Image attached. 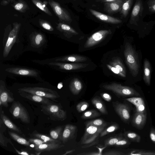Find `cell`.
<instances>
[{
  "instance_id": "6da1fadb",
  "label": "cell",
  "mask_w": 155,
  "mask_h": 155,
  "mask_svg": "<svg viewBox=\"0 0 155 155\" xmlns=\"http://www.w3.org/2000/svg\"><path fill=\"white\" fill-rule=\"evenodd\" d=\"M124 54L126 63L134 77L138 74L140 68V64L138 54L130 43L125 44Z\"/></svg>"
},
{
  "instance_id": "7a4b0ae2",
  "label": "cell",
  "mask_w": 155,
  "mask_h": 155,
  "mask_svg": "<svg viewBox=\"0 0 155 155\" xmlns=\"http://www.w3.org/2000/svg\"><path fill=\"white\" fill-rule=\"evenodd\" d=\"M18 92H25L49 98L56 102L55 99L60 97L57 91L50 89L39 87H24L18 89Z\"/></svg>"
},
{
  "instance_id": "3957f363",
  "label": "cell",
  "mask_w": 155,
  "mask_h": 155,
  "mask_svg": "<svg viewBox=\"0 0 155 155\" xmlns=\"http://www.w3.org/2000/svg\"><path fill=\"white\" fill-rule=\"evenodd\" d=\"M102 87L107 90L111 91L121 96H138L140 95L139 93L132 88L123 86L118 83H113L104 84Z\"/></svg>"
},
{
  "instance_id": "277c9868",
  "label": "cell",
  "mask_w": 155,
  "mask_h": 155,
  "mask_svg": "<svg viewBox=\"0 0 155 155\" xmlns=\"http://www.w3.org/2000/svg\"><path fill=\"white\" fill-rule=\"evenodd\" d=\"M9 111L15 119H19L26 124L30 123V118L28 113L25 107L19 102L14 101Z\"/></svg>"
},
{
  "instance_id": "5b68a950",
  "label": "cell",
  "mask_w": 155,
  "mask_h": 155,
  "mask_svg": "<svg viewBox=\"0 0 155 155\" xmlns=\"http://www.w3.org/2000/svg\"><path fill=\"white\" fill-rule=\"evenodd\" d=\"M105 127L86 124L84 134L81 138V144H88L93 142Z\"/></svg>"
},
{
  "instance_id": "8992f818",
  "label": "cell",
  "mask_w": 155,
  "mask_h": 155,
  "mask_svg": "<svg viewBox=\"0 0 155 155\" xmlns=\"http://www.w3.org/2000/svg\"><path fill=\"white\" fill-rule=\"evenodd\" d=\"M13 25L12 29L10 31L4 49L3 54L4 58L8 56L15 42L21 24L20 23L14 22L13 23Z\"/></svg>"
},
{
  "instance_id": "52a82bcc",
  "label": "cell",
  "mask_w": 155,
  "mask_h": 155,
  "mask_svg": "<svg viewBox=\"0 0 155 155\" xmlns=\"http://www.w3.org/2000/svg\"><path fill=\"white\" fill-rule=\"evenodd\" d=\"M41 107L47 114L58 120H63L67 117L66 112L58 104L54 103L48 104H43Z\"/></svg>"
},
{
  "instance_id": "ba28073f",
  "label": "cell",
  "mask_w": 155,
  "mask_h": 155,
  "mask_svg": "<svg viewBox=\"0 0 155 155\" xmlns=\"http://www.w3.org/2000/svg\"><path fill=\"white\" fill-rule=\"evenodd\" d=\"M48 3L59 21L69 23L72 22V19L69 13L58 2L53 0H48Z\"/></svg>"
},
{
  "instance_id": "9c48e42d",
  "label": "cell",
  "mask_w": 155,
  "mask_h": 155,
  "mask_svg": "<svg viewBox=\"0 0 155 155\" xmlns=\"http://www.w3.org/2000/svg\"><path fill=\"white\" fill-rule=\"evenodd\" d=\"M110 29L102 30L97 31L91 36L85 42L84 47L88 48L94 46L111 34Z\"/></svg>"
},
{
  "instance_id": "30bf717a",
  "label": "cell",
  "mask_w": 155,
  "mask_h": 155,
  "mask_svg": "<svg viewBox=\"0 0 155 155\" xmlns=\"http://www.w3.org/2000/svg\"><path fill=\"white\" fill-rule=\"evenodd\" d=\"M14 99L13 95L6 87L4 82L2 81L0 83V106L8 107V103L13 102Z\"/></svg>"
},
{
  "instance_id": "8fae6325",
  "label": "cell",
  "mask_w": 155,
  "mask_h": 155,
  "mask_svg": "<svg viewBox=\"0 0 155 155\" xmlns=\"http://www.w3.org/2000/svg\"><path fill=\"white\" fill-rule=\"evenodd\" d=\"M143 7L142 0H136L132 11L130 22L131 24L137 25L141 16Z\"/></svg>"
},
{
  "instance_id": "7c38bea8",
  "label": "cell",
  "mask_w": 155,
  "mask_h": 155,
  "mask_svg": "<svg viewBox=\"0 0 155 155\" xmlns=\"http://www.w3.org/2000/svg\"><path fill=\"white\" fill-rule=\"evenodd\" d=\"M114 110L124 121H128L130 118L129 109L127 105L118 102H113Z\"/></svg>"
},
{
  "instance_id": "4fadbf2b",
  "label": "cell",
  "mask_w": 155,
  "mask_h": 155,
  "mask_svg": "<svg viewBox=\"0 0 155 155\" xmlns=\"http://www.w3.org/2000/svg\"><path fill=\"white\" fill-rule=\"evenodd\" d=\"M51 65L56 66L61 69L71 71L80 69L86 67L88 64L83 63H68L58 62V61L50 63Z\"/></svg>"
},
{
  "instance_id": "5bb4252c",
  "label": "cell",
  "mask_w": 155,
  "mask_h": 155,
  "mask_svg": "<svg viewBox=\"0 0 155 155\" xmlns=\"http://www.w3.org/2000/svg\"><path fill=\"white\" fill-rule=\"evenodd\" d=\"M5 71L12 74L25 76L37 77L38 74L35 70L18 67L8 68Z\"/></svg>"
},
{
  "instance_id": "9a60e30c",
  "label": "cell",
  "mask_w": 155,
  "mask_h": 155,
  "mask_svg": "<svg viewBox=\"0 0 155 155\" xmlns=\"http://www.w3.org/2000/svg\"><path fill=\"white\" fill-rule=\"evenodd\" d=\"M19 93L21 97L34 102L43 104H48L54 103V101L46 97L25 92Z\"/></svg>"
},
{
  "instance_id": "2e32d148",
  "label": "cell",
  "mask_w": 155,
  "mask_h": 155,
  "mask_svg": "<svg viewBox=\"0 0 155 155\" xmlns=\"http://www.w3.org/2000/svg\"><path fill=\"white\" fill-rule=\"evenodd\" d=\"M91 13L99 20L107 23L117 24L121 23L122 21L118 18L103 14L92 9H90Z\"/></svg>"
},
{
  "instance_id": "e0dca14e",
  "label": "cell",
  "mask_w": 155,
  "mask_h": 155,
  "mask_svg": "<svg viewBox=\"0 0 155 155\" xmlns=\"http://www.w3.org/2000/svg\"><path fill=\"white\" fill-rule=\"evenodd\" d=\"M61 142L49 143L39 145H34L33 149L37 152L50 151L56 150L63 147L64 145L61 144Z\"/></svg>"
},
{
  "instance_id": "ac0fdd59",
  "label": "cell",
  "mask_w": 155,
  "mask_h": 155,
  "mask_svg": "<svg viewBox=\"0 0 155 155\" xmlns=\"http://www.w3.org/2000/svg\"><path fill=\"white\" fill-rule=\"evenodd\" d=\"M125 0H119L112 2L104 3V10L107 12L113 13L120 12Z\"/></svg>"
},
{
  "instance_id": "d6986e66",
  "label": "cell",
  "mask_w": 155,
  "mask_h": 155,
  "mask_svg": "<svg viewBox=\"0 0 155 155\" xmlns=\"http://www.w3.org/2000/svg\"><path fill=\"white\" fill-rule=\"evenodd\" d=\"M57 28L63 33L67 38H70L74 35L78 34V33L71 26L62 22H60L57 24Z\"/></svg>"
},
{
  "instance_id": "ffe728a7",
  "label": "cell",
  "mask_w": 155,
  "mask_h": 155,
  "mask_svg": "<svg viewBox=\"0 0 155 155\" xmlns=\"http://www.w3.org/2000/svg\"><path fill=\"white\" fill-rule=\"evenodd\" d=\"M146 121L145 114L136 112L132 120L134 126L139 130H141L144 127Z\"/></svg>"
},
{
  "instance_id": "44dd1931",
  "label": "cell",
  "mask_w": 155,
  "mask_h": 155,
  "mask_svg": "<svg viewBox=\"0 0 155 155\" xmlns=\"http://www.w3.org/2000/svg\"><path fill=\"white\" fill-rule=\"evenodd\" d=\"M76 127L75 126L67 124L64 127L63 131L60 140L65 143L71 139L74 134Z\"/></svg>"
},
{
  "instance_id": "7402d4cb",
  "label": "cell",
  "mask_w": 155,
  "mask_h": 155,
  "mask_svg": "<svg viewBox=\"0 0 155 155\" xmlns=\"http://www.w3.org/2000/svg\"><path fill=\"white\" fill-rule=\"evenodd\" d=\"M124 99L131 103L135 106L137 112L145 114V106L142 98L140 97H133L126 98Z\"/></svg>"
},
{
  "instance_id": "603a6c76",
  "label": "cell",
  "mask_w": 155,
  "mask_h": 155,
  "mask_svg": "<svg viewBox=\"0 0 155 155\" xmlns=\"http://www.w3.org/2000/svg\"><path fill=\"white\" fill-rule=\"evenodd\" d=\"M31 45L35 48H38L43 45L45 41L44 35L39 32L32 33L30 37Z\"/></svg>"
},
{
  "instance_id": "cb8c5ba5",
  "label": "cell",
  "mask_w": 155,
  "mask_h": 155,
  "mask_svg": "<svg viewBox=\"0 0 155 155\" xmlns=\"http://www.w3.org/2000/svg\"><path fill=\"white\" fill-rule=\"evenodd\" d=\"M0 118L4 124L11 130L22 134V133L19 127L14 124L5 114L3 110H0Z\"/></svg>"
},
{
  "instance_id": "d4e9b609",
  "label": "cell",
  "mask_w": 155,
  "mask_h": 155,
  "mask_svg": "<svg viewBox=\"0 0 155 155\" xmlns=\"http://www.w3.org/2000/svg\"><path fill=\"white\" fill-rule=\"evenodd\" d=\"M56 61L83 62L87 60L86 57L76 54H72L58 58L55 59Z\"/></svg>"
},
{
  "instance_id": "484cf974",
  "label": "cell",
  "mask_w": 155,
  "mask_h": 155,
  "mask_svg": "<svg viewBox=\"0 0 155 155\" xmlns=\"http://www.w3.org/2000/svg\"><path fill=\"white\" fill-rule=\"evenodd\" d=\"M69 88L74 95H77L81 90L83 85L81 81L77 78L73 79L71 81L69 85Z\"/></svg>"
},
{
  "instance_id": "4316f807",
  "label": "cell",
  "mask_w": 155,
  "mask_h": 155,
  "mask_svg": "<svg viewBox=\"0 0 155 155\" xmlns=\"http://www.w3.org/2000/svg\"><path fill=\"white\" fill-rule=\"evenodd\" d=\"M151 70L150 63L147 59H145L144 62L143 79L147 85H150V84Z\"/></svg>"
},
{
  "instance_id": "83f0119b",
  "label": "cell",
  "mask_w": 155,
  "mask_h": 155,
  "mask_svg": "<svg viewBox=\"0 0 155 155\" xmlns=\"http://www.w3.org/2000/svg\"><path fill=\"white\" fill-rule=\"evenodd\" d=\"M12 6L14 9L21 13H25L29 9V7L27 3L23 0L15 1Z\"/></svg>"
},
{
  "instance_id": "f1b7e54d",
  "label": "cell",
  "mask_w": 155,
  "mask_h": 155,
  "mask_svg": "<svg viewBox=\"0 0 155 155\" xmlns=\"http://www.w3.org/2000/svg\"><path fill=\"white\" fill-rule=\"evenodd\" d=\"M0 144L4 147H7V144L8 143H10L13 146H14L10 139L8 138L3 134V132L5 131L6 128L5 127L4 123L1 119L0 120Z\"/></svg>"
},
{
  "instance_id": "f546056e",
  "label": "cell",
  "mask_w": 155,
  "mask_h": 155,
  "mask_svg": "<svg viewBox=\"0 0 155 155\" xmlns=\"http://www.w3.org/2000/svg\"><path fill=\"white\" fill-rule=\"evenodd\" d=\"M33 4L38 8L48 15L52 16V14L47 7L48 2L45 0L42 2L40 0H31Z\"/></svg>"
},
{
  "instance_id": "4dcf8cb0",
  "label": "cell",
  "mask_w": 155,
  "mask_h": 155,
  "mask_svg": "<svg viewBox=\"0 0 155 155\" xmlns=\"http://www.w3.org/2000/svg\"><path fill=\"white\" fill-rule=\"evenodd\" d=\"M109 64L115 67L121 73L126 76V71L124 66L119 58H113L111 61L109 62Z\"/></svg>"
},
{
  "instance_id": "1f68e13d",
  "label": "cell",
  "mask_w": 155,
  "mask_h": 155,
  "mask_svg": "<svg viewBox=\"0 0 155 155\" xmlns=\"http://www.w3.org/2000/svg\"><path fill=\"white\" fill-rule=\"evenodd\" d=\"M91 102L94 107L102 114H107L105 106L99 97H95L92 100Z\"/></svg>"
},
{
  "instance_id": "d6a6232c",
  "label": "cell",
  "mask_w": 155,
  "mask_h": 155,
  "mask_svg": "<svg viewBox=\"0 0 155 155\" xmlns=\"http://www.w3.org/2000/svg\"><path fill=\"white\" fill-rule=\"evenodd\" d=\"M8 134L12 139L18 143L27 146H30V143L28 140L21 137L17 134L13 132L8 131Z\"/></svg>"
},
{
  "instance_id": "836d02e7",
  "label": "cell",
  "mask_w": 155,
  "mask_h": 155,
  "mask_svg": "<svg viewBox=\"0 0 155 155\" xmlns=\"http://www.w3.org/2000/svg\"><path fill=\"white\" fill-rule=\"evenodd\" d=\"M134 0H125L120 11L122 16L125 18L127 15Z\"/></svg>"
},
{
  "instance_id": "e575fe53",
  "label": "cell",
  "mask_w": 155,
  "mask_h": 155,
  "mask_svg": "<svg viewBox=\"0 0 155 155\" xmlns=\"http://www.w3.org/2000/svg\"><path fill=\"white\" fill-rule=\"evenodd\" d=\"M32 136L35 137L43 140L45 142L49 143H59L61 142L60 141L55 140L46 135L37 132H35L33 133Z\"/></svg>"
},
{
  "instance_id": "d590c367",
  "label": "cell",
  "mask_w": 155,
  "mask_h": 155,
  "mask_svg": "<svg viewBox=\"0 0 155 155\" xmlns=\"http://www.w3.org/2000/svg\"><path fill=\"white\" fill-rule=\"evenodd\" d=\"M63 128L61 127H58L50 131V137L53 139L60 140L63 132Z\"/></svg>"
},
{
  "instance_id": "8d00e7d4",
  "label": "cell",
  "mask_w": 155,
  "mask_h": 155,
  "mask_svg": "<svg viewBox=\"0 0 155 155\" xmlns=\"http://www.w3.org/2000/svg\"><path fill=\"white\" fill-rule=\"evenodd\" d=\"M125 137L131 141L136 143H139L141 140V137L138 134L134 132L128 131L124 134Z\"/></svg>"
},
{
  "instance_id": "74e56055",
  "label": "cell",
  "mask_w": 155,
  "mask_h": 155,
  "mask_svg": "<svg viewBox=\"0 0 155 155\" xmlns=\"http://www.w3.org/2000/svg\"><path fill=\"white\" fill-rule=\"evenodd\" d=\"M100 114L94 110L87 111L83 113L81 117L84 119H90L98 117Z\"/></svg>"
},
{
  "instance_id": "f35d334b",
  "label": "cell",
  "mask_w": 155,
  "mask_h": 155,
  "mask_svg": "<svg viewBox=\"0 0 155 155\" xmlns=\"http://www.w3.org/2000/svg\"><path fill=\"white\" fill-rule=\"evenodd\" d=\"M128 154L131 155H155V151L135 150L131 151Z\"/></svg>"
},
{
  "instance_id": "ab89813d",
  "label": "cell",
  "mask_w": 155,
  "mask_h": 155,
  "mask_svg": "<svg viewBox=\"0 0 155 155\" xmlns=\"http://www.w3.org/2000/svg\"><path fill=\"white\" fill-rule=\"evenodd\" d=\"M119 127L118 126L117 124L111 125L106 129H104L100 133V137H102L112 132L117 130Z\"/></svg>"
},
{
  "instance_id": "60d3db41",
  "label": "cell",
  "mask_w": 155,
  "mask_h": 155,
  "mask_svg": "<svg viewBox=\"0 0 155 155\" xmlns=\"http://www.w3.org/2000/svg\"><path fill=\"white\" fill-rule=\"evenodd\" d=\"M39 22L40 25L44 29L50 31H52L54 30V28L48 21L40 19Z\"/></svg>"
},
{
  "instance_id": "b9f144b4",
  "label": "cell",
  "mask_w": 155,
  "mask_h": 155,
  "mask_svg": "<svg viewBox=\"0 0 155 155\" xmlns=\"http://www.w3.org/2000/svg\"><path fill=\"white\" fill-rule=\"evenodd\" d=\"M86 124H90L97 127H106V123L102 119H98L88 122Z\"/></svg>"
},
{
  "instance_id": "7bdbcfd3",
  "label": "cell",
  "mask_w": 155,
  "mask_h": 155,
  "mask_svg": "<svg viewBox=\"0 0 155 155\" xmlns=\"http://www.w3.org/2000/svg\"><path fill=\"white\" fill-rule=\"evenodd\" d=\"M89 104L86 102L83 101L78 104L76 106V109L79 112L84 111L89 107Z\"/></svg>"
},
{
  "instance_id": "ee69618b",
  "label": "cell",
  "mask_w": 155,
  "mask_h": 155,
  "mask_svg": "<svg viewBox=\"0 0 155 155\" xmlns=\"http://www.w3.org/2000/svg\"><path fill=\"white\" fill-rule=\"evenodd\" d=\"M122 139L123 138L121 137H114L110 138L106 141L105 143V146H107L115 145L117 141Z\"/></svg>"
},
{
  "instance_id": "f6af8a7d",
  "label": "cell",
  "mask_w": 155,
  "mask_h": 155,
  "mask_svg": "<svg viewBox=\"0 0 155 155\" xmlns=\"http://www.w3.org/2000/svg\"><path fill=\"white\" fill-rule=\"evenodd\" d=\"M147 3L149 12L151 13H155V0H149Z\"/></svg>"
},
{
  "instance_id": "bcb514c9",
  "label": "cell",
  "mask_w": 155,
  "mask_h": 155,
  "mask_svg": "<svg viewBox=\"0 0 155 155\" xmlns=\"http://www.w3.org/2000/svg\"><path fill=\"white\" fill-rule=\"evenodd\" d=\"M30 143L34 144V145H39L41 144L49 143V142H45L43 140L38 138H31L28 139V140Z\"/></svg>"
},
{
  "instance_id": "7dc6e473",
  "label": "cell",
  "mask_w": 155,
  "mask_h": 155,
  "mask_svg": "<svg viewBox=\"0 0 155 155\" xmlns=\"http://www.w3.org/2000/svg\"><path fill=\"white\" fill-rule=\"evenodd\" d=\"M107 68L114 74H117L123 78L126 77V76L121 73L115 67L111 66L109 64H107Z\"/></svg>"
},
{
  "instance_id": "c3c4849f",
  "label": "cell",
  "mask_w": 155,
  "mask_h": 155,
  "mask_svg": "<svg viewBox=\"0 0 155 155\" xmlns=\"http://www.w3.org/2000/svg\"><path fill=\"white\" fill-rule=\"evenodd\" d=\"M103 154L105 155H123L125 154L118 151L111 150L105 152Z\"/></svg>"
},
{
  "instance_id": "681fc988",
  "label": "cell",
  "mask_w": 155,
  "mask_h": 155,
  "mask_svg": "<svg viewBox=\"0 0 155 155\" xmlns=\"http://www.w3.org/2000/svg\"><path fill=\"white\" fill-rule=\"evenodd\" d=\"M130 143L129 141L125 139H122L117 141L115 144L117 146H124L128 145Z\"/></svg>"
},
{
  "instance_id": "f907efd6",
  "label": "cell",
  "mask_w": 155,
  "mask_h": 155,
  "mask_svg": "<svg viewBox=\"0 0 155 155\" xmlns=\"http://www.w3.org/2000/svg\"><path fill=\"white\" fill-rule=\"evenodd\" d=\"M150 137L151 141L155 144V129L153 128L150 129Z\"/></svg>"
},
{
  "instance_id": "816d5d0a",
  "label": "cell",
  "mask_w": 155,
  "mask_h": 155,
  "mask_svg": "<svg viewBox=\"0 0 155 155\" xmlns=\"http://www.w3.org/2000/svg\"><path fill=\"white\" fill-rule=\"evenodd\" d=\"M102 98L107 102L110 101L112 97L111 96L108 94L107 93H102L101 94Z\"/></svg>"
},
{
  "instance_id": "f5cc1de1",
  "label": "cell",
  "mask_w": 155,
  "mask_h": 155,
  "mask_svg": "<svg viewBox=\"0 0 155 155\" xmlns=\"http://www.w3.org/2000/svg\"><path fill=\"white\" fill-rule=\"evenodd\" d=\"M15 1V0H2L0 4L2 6H6L11 2H13Z\"/></svg>"
},
{
  "instance_id": "db71d44e",
  "label": "cell",
  "mask_w": 155,
  "mask_h": 155,
  "mask_svg": "<svg viewBox=\"0 0 155 155\" xmlns=\"http://www.w3.org/2000/svg\"><path fill=\"white\" fill-rule=\"evenodd\" d=\"M15 150L16 151V152L19 154H21V155H30V154H29L27 152L25 151H20L18 150L17 149H16L15 147H14V146H13Z\"/></svg>"
},
{
  "instance_id": "11a10c76",
  "label": "cell",
  "mask_w": 155,
  "mask_h": 155,
  "mask_svg": "<svg viewBox=\"0 0 155 155\" xmlns=\"http://www.w3.org/2000/svg\"><path fill=\"white\" fill-rule=\"evenodd\" d=\"M119 0H97V1L102 2H116Z\"/></svg>"
},
{
  "instance_id": "9f6ffc18",
  "label": "cell",
  "mask_w": 155,
  "mask_h": 155,
  "mask_svg": "<svg viewBox=\"0 0 155 155\" xmlns=\"http://www.w3.org/2000/svg\"><path fill=\"white\" fill-rule=\"evenodd\" d=\"M80 155H100V154L99 152H91L89 153H82L81 154H79Z\"/></svg>"
},
{
  "instance_id": "6f0895ef",
  "label": "cell",
  "mask_w": 155,
  "mask_h": 155,
  "mask_svg": "<svg viewBox=\"0 0 155 155\" xmlns=\"http://www.w3.org/2000/svg\"><path fill=\"white\" fill-rule=\"evenodd\" d=\"M107 146H105V147H103V148H99V147H97V148L99 149V154H100V155H102V151L103 150V149H104Z\"/></svg>"
},
{
  "instance_id": "680465c9",
  "label": "cell",
  "mask_w": 155,
  "mask_h": 155,
  "mask_svg": "<svg viewBox=\"0 0 155 155\" xmlns=\"http://www.w3.org/2000/svg\"><path fill=\"white\" fill-rule=\"evenodd\" d=\"M74 150H72L69 151H67L63 155H66L68 154H69L72 153L74 151Z\"/></svg>"
},
{
  "instance_id": "91938a15",
  "label": "cell",
  "mask_w": 155,
  "mask_h": 155,
  "mask_svg": "<svg viewBox=\"0 0 155 155\" xmlns=\"http://www.w3.org/2000/svg\"><path fill=\"white\" fill-rule=\"evenodd\" d=\"M63 87V84L62 82H60L58 84V89H61Z\"/></svg>"
},
{
  "instance_id": "94428289",
  "label": "cell",
  "mask_w": 155,
  "mask_h": 155,
  "mask_svg": "<svg viewBox=\"0 0 155 155\" xmlns=\"http://www.w3.org/2000/svg\"><path fill=\"white\" fill-rule=\"evenodd\" d=\"M97 0H96V1H97Z\"/></svg>"
},
{
  "instance_id": "6125c7cd",
  "label": "cell",
  "mask_w": 155,
  "mask_h": 155,
  "mask_svg": "<svg viewBox=\"0 0 155 155\" xmlns=\"http://www.w3.org/2000/svg\"></svg>"
}]
</instances>
